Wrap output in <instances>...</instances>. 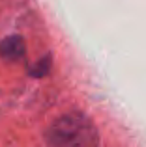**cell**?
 <instances>
[{"instance_id": "obj_1", "label": "cell", "mask_w": 146, "mask_h": 147, "mask_svg": "<svg viewBox=\"0 0 146 147\" xmlns=\"http://www.w3.org/2000/svg\"><path fill=\"white\" fill-rule=\"evenodd\" d=\"M49 142L53 147H99V134L90 117L70 112L51 125Z\"/></svg>"}, {"instance_id": "obj_2", "label": "cell", "mask_w": 146, "mask_h": 147, "mask_svg": "<svg viewBox=\"0 0 146 147\" xmlns=\"http://www.w3.org/2000/svg\"><path fill=\"white\" fill-rule=\"evenodd\" d=\"M25 54V43L19 36H10L0 43V56L8 60H19Z\"/></svg>"}]
</instances>
